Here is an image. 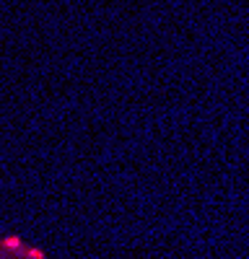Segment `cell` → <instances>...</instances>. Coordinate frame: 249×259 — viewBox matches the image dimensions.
Here are the masks:
<instances>
[{
  "label": "cell",
  "instance_id": "obj_1",
  "mask_svg": "<svg viewBox=\"0 0 249 259\" xmlns=\"http://www.w3.org/2000/svg\"><path fill=\"white\" fill-rule=\"evenodd\" d=\"M0 259H24V254H21V256H11V254L3 249V244H0Z\"/></svg>",
  "mask_w": 249,
  "mask_h": 259
}]
</instances>
